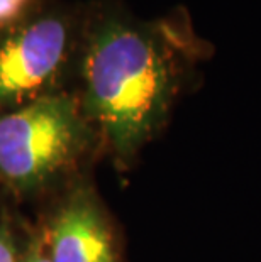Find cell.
<instances>
[{
	"label": "cell",
	"mask_w": 261,
	"mask_h": 262,
	"mask_svg": "<svg viewBox=\"0 0 261 262\" xmlns=\"http://www.w3.org/2000/svg\"><path fill=\"white\" fill-rule=\"evenodd\" d=\"M76 105L63 95L41 97L0 117V172L32 185L63 166L82 141Z\"/></svg>",
	"instance_id": "cell-2"
},
{
	"label": "cell",
	"mask_w": 261,
	"mask_h": 262,
	"mask_svg": "<svg viewBox=\"0 0 261 262\" xmlns=\"http://www.w3.org/2000/svg\"><path fill=\"white\" fill-rule=\"evenodd\" d=\"M209 48L183 9L154 22L110 12L93 22L82 68L85 107L121 156L158 130Z\"/></svg>",
	"instance_id": "cell-1"
},
{
	"label": "cell",
	"mask_w": 261,
	"mask_h": 262,
	"mask_svg": "<svg viewBox=\"0 0 261 262\" xmlns=\"http://www.w3.org/2000/svg\"><path fill=\"white\" fill-rule=\"evenodd\" d=\"M24 262H51V259L49 257H44V255H41V254H32V255H29Z\"/></svg>",
	"instance_id": "cell-7"
},
{
	"label": "cell",
	"mask_w": 261,
	"mask_h": 262,
	"mask_svg": "<svg viewBox=\"0 0 261 262\" xmlns=\"http://www.w3.org/2000/svg\"><path fill=\"white\" fill-rule=\"evenodd\" d=\"M31 0H0V27L14 24L22 17Z\"/></svg>",
	"instance_id": "cell-5"
},
{
	"label": "cell",
	"mask_w": 261,
	"mask_h": 262,
	"mask_svg": "<svg viewBox=\"0 0 261 262\" xmlns=\"http://www.w3.org/2000/svg\"><path fill=\"white\" fill-rule=\"evenodd\" d=\"M71 29L59 15L26 22L0 41V105L41 92L63 64Z\"/></svg>",
	"instance_id": "cell-3"
},
{
	"label": "cell",
	"mask_w": 261,
	"mask_h": 262,
	"mask_svg": "<svg viewBox=\"0 0 261 262\" xmlns=\"http://www.w3.org/2000/svg\"><path fill=\"white\" fill-rule=\"evenodd\" d=\"M49 241L51 262H117L107 222L87 198H76L65 206Z\"/></svg>",
	"instance_id": "cell-4"
},
{
	"label": "cell",
	"mask_w": 261,
	"mask_h": 262,
	"mask_svg": "<svg viewBox=\"0 0 261 262\" xmlns=\"http://www.w3.org/2000/svg\"><path fill=\"white\" fill-rule=\"evenodd\" d=\"M0 262H17L12 244L4 233H0Z\"/></svg>",
	"instance_id": "cell-6"
}]
</instances>
